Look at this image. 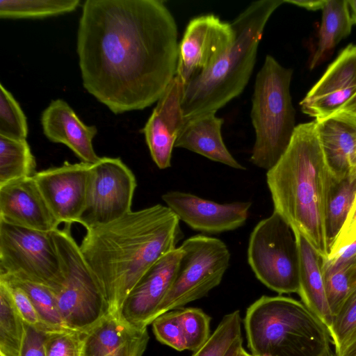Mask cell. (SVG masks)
<instances>
[{"label":"cell","mask_w":356,"mask_h":356,"mask_svg":"<svg viewBox=\"0 0 356 356\" xmlns=\"http://www.w3.org/2000/svg\"><path fill=\"white\" fill-rule=\"evenodd\" d=\"M176 21L161 0H87L76 52L84 88L114 114L156 102L176 76Z\"/></svg>","instance_id":"cell-1"},{"label":"cell","mask_w":356,"mask_h":356,"mask_svg":"<svg viewBox=\"0 0 356 356\" xmlns=\"http://www.w3.org/2000/svg\"><path fill=\"white\" fill-rule=\"evenodd\" d=\"M167 206L155 204L86 230L79 245L109 305L117 314L143 275L177 248L183 233Z\"/></svg>","instance_id":"cell-2"},{"label":"cell","mask_w":356,"mask_h":356,"mask_svg":"<svg viewBox=\"0 0 356 356\" xmlns=\"http://www.w3.org/2000/svg\"><path fill=\"white\" fill-rule=\"evenodd\" d=\"M330 175L315 121L296 126L286 150L266 172L274 211L323 259L329 255L325 207Z\"/></svg>","instance_id":"cell-3"},{"label":"cell","mask_w":356,"mask_h":356,"mask_svg":"<svg viewBox=\"0 0 356 356\" xmlns=\"http://www.w3.org/2000/svg\"><path fill=\"white\" fill-rule=\"evenodd\" d=\"M284 3L253 1L231 22L236 34L233 45L211 67L185 85L181 108L186 120L216 112L241 94L254 70L265 26Z\"/></svg>","instance_id":"cell-4"},{"label":"cell","mask_w":356,"mask_h":356,"mask_svg":"<svg viewBox=\"0 0 356 356\" xmlns=\"http://www.w3.org/2000/svg\"><path fill=\"white\" fill-rule=\"evenodd\" d=\"M253 356H321L331 350L326 325L302 302L282 296H263L244 318Z\"/></svg>","instance_id":"cell-5"},{"label":"cell","mask_w":356,"mask_h":356,"mask_svg":"<svg viewBox=\"0 0 356 356\" xmlns=\"http://www.w3.org/2000/svg\"><path fill=\"white\" fill-rule=\"evenodd\" d=\"M292 74L291 69L267 55L256 76L250 113L256 137L250 160L267 171L284 154L296 127L290 94Z\"/></svg>","instance_id":"cell-6"},{"label":"cell","mask_w":356,"mask_h":356,"mask_svg":"<svg viewBox=\"0 0 356 356\" xmlns=\"http://www.w3.org/2000/svg\"><path fill=\"white\" fill-rule=\"evenodd\" d=\"M70 230L66 223L52 232L64 275L54 293L65 327L86 332L111 314L110 307Z\"/></svg>","instance_id":"cell-7"},{"label":"cell","mask_w":356,"mask_h":356,"mask_svg":"<svg viewBox=\"0 0 356 356\" xmlns=\"http://www.w3.org/2000/svg\"><path fill=\"white\" fill-rule=\"evenodd\" d=\"M248 261L257 278L279 294L299 289V253L288 222L273 211L251 232Z\"/></svg>","instance_id":"cell-8"},{"label":"cell","mask_w":356,"mask_h":356,"mask_svg":"<svg viewBox=\"0 0 356 356\" xmlns=\"http://www.w3.org/2000/svg\"><path fill=\"white\" fill-rule=\"evenodd\" d=\"M0 276L45 285L56 291L64 275L52 232L0 220Z\"/></svg>","instance_id":"cell-9"},{"label":"cell","mask_w":356,"mask_h":356,"mask_svg":"<svg viewBox=\"0 0 356 356\" xmlns=\"http://www.w3.org/2000/svg\"><path fill=\"white\" fill-rule=\"evenodd\" d=\"M175 280L154 319L206 296L216 287L229 266L230 252L217 238L196 235L185 240Z\"/></svg>","instance_id":"cell-10"},{"label":"cell","mask_w":356,"mask_h":356,"mask_svg":"<svg viewBox=\"0 0 356 356\" xmlns=\"http://www.w3.org/2000/svg\"><path fill=\"white\" fill-rule=\"evenodd\" d=\"M136 185L134 173L120 159L101 157L91 164L86 206L78 222L87 230L131 212Z\"/></svg>","instance_id":"cell-11"},{"label":"cell","mask_w":356,"mask_h":356,"mask_svg":"<svg viewBox=\"0 0 356 356\" xmlns=\"http://www.w3.org/2000/svg\"><path fill=\"white\" fill-rule=\"evenodd\" d=\"M235 38L232 23L213 14L193 18L179 44L176 76L187 84L215 64L233 45Z\"/></svg>","instance_id":"cell-12"},{"label":"cell","mask_w":356,"mask_h":356,"mask_svg":"<svg viewBox=\"0 0 356 356\" xmlns=\"http://www.w3.org/2000/svg\"><path fill=\"white\" fill-rule=\"evenodd\" d=\"M182 254L181 248L177 247L148 269L122 304L117 314L120 320L138 329L152 324L175 280Z\"/></svg>","instance_id":"cell-13"},{"label":"cell","mask_w":356,"mask_h":356,"mask_svg":"<svg viewBox=\"0 0 356 356\" xmlns=\"http://www.w3.org/2000/svg\"><path fill=\"white\" fill-rule=\"evenodd\" d=\"M356 100V45L349 44L300 102L302 113L325 118Z\"/></svg>","instance_id":"cell-14"},{"label":"cell","mask_w":356,"mask_h":356,"mask_svg":"<svg viewBox=\"0 0 356 356\" xmlns=\"http://www.w3.org/2000/svg\"><path fill=\"white\" fill-rule=\"evenodd\" d=\"M91 164L70 163L37 172L33 178L59 223L78 222L86 206Z\"/></svg>","instance_id":"cell-15"},{"label":"cell","mask_w":356,"mask_h":356,"mask_svg":"<svg viewBox=\"0 0 356 356\" xmlns=\"http://www.w3.org/2000/svg\"><path fill=\"white\" fill-rule=\"evenodd\" d=\"M162 200L179 220L195 230L209 234L243 226L252 204L250 202L220 204L181 191L167 192Z\"/></svg>","instance_id":"cell-16"},{"label":"cell","mask_w":356,"mask_h":356,"mask_svg":"<svg viewBox=\"0 0 356 356\" xmlns=\"http://www.w3.org/2000/svg\"><path fill=\"white\" fill-rule=\"evenodd\" d=\"M184 88L185 84L175 76L143 128L152 159L161 170L171 165L172 149L186 120L181 108Z\"/></svg>","instance_id":"cell-17"},{"label":"cell","mask_w":356,"mask_h":356,"mask_svg":"<svg viewBox=\"0 0 356 356\" xmlns=\"http://www.w3.org/2000/svg\"><path fill=\"white\" fill-rule=\"evenodd\" d=\"M0 220L42 232H53L60 224L33 177L0 185Z\"/></svg>","instance_id":"cell-18"},{"label":"cell","mask_w":356,"mask_h":356,"mask_svg":"<svg viewBox=\"0 0 356 356\" xmlns=\"http://www.w3.org/2000/svg\"><path fill=\"white\" fill-rule=\"evenodd\" d=\"M314 121L330 172L341 177L356 168V100L332 115Z\"/></svg>","instance_id":"cell-19"},{"label":"cell","mask_w":356,"mask_h":356,"mask_svg":"<svg viewBox=\"0 0 356 356\" xmlns=\"http://www.w3.org/2000/svg\"><path fill=\"white\" fill-rule=\"evenodd\" d=\"M40 122L48 140L66 145L82 162L93 164L101 158L92 145L97 127L86 125L63 99L52 100L42 111Z\"/></svg>","instance_id":"cell-20"},{"label":"cell","mask_w":356,"mask_h":356,"mask_svg":"<svg viewBox=\"0 0 356 356\" xmlns=\"http://www.w3.org/2000/svg\"><path fill=\"white\" fill-rule=\"evenodd\" d=\"M148 341L147 328L134 327L108 314L83 332L82 356H143Z\"/></svg>","instance_id":"cell-21"},{"label":"cell","mask_w":356,"mask_h":356,"mask_svg":"<svg viewBox=\"0 0 356 356\" xmlns=\"http://www.w3.org/2000/svg\"><path fill=\"white\" fill-rule=\"evenodd\" d=\"M209 112L185 120L175 147L184 148L229 167L245 170L232 155L222 137L223 118Z\"/></svg>","instance_id":"cell-22"},{"label":"cell","mask_w":356,"mask_h":356,"mask_svg":"<svg viewBox=\"0 0 356 356\" xmlns=\"http://www.w3.org/2000/svg\"><path fill=\"white\" fill-rule=\"evenodd\" d=\"M299 253V289L302 302L315 314L327 329L332 323V314L328 304L323 272V257L307 238L293 232Z\"/></svg>","instance_id":"cell-23"},{"label":"cell","mask_w":356,"mask_h":356,"mask_svg":"<svg viewBox=\"0 0 356 356\" xmlns=\"http://www.w3.org/2000/svg\"><path fill=\"white\" fill-rule=\"evenodd\" d=\"M356 196V168L341 177L330 172L325 207V229L329 254L350 212Z\"/></svg>","instance_id":"cell-24"},{"label":"cell","mask_w":356,"mask_h":356,"mask_svg":"<svg viewBox=\"0 0 356 356\" xmlns=\"http://www.w3.org/2000/svg\"><path fill=\"white\" fill-rule=\"evenodd\" d=\"M322 10L316 50L309 62L314 69L323 62L333 49L351 32L353 23L348 0H326Z\"/></svg>","instance_id":"cell-25"},{"label":"cell","mask_w":356,"mask_h":356,"mask_svg":"<svg viewBox=\"0 0 356 356\" xmlns=\"http://www.w3.org/2000/svg\"><path fill=\"white\" fill-rule=\"evenodd\" d=\"M25 323L15 306L8 285L0 280V355L21 356Z\"/></svg>","instance_id":"cell-26"},{"label":"cell","mask_w":356,"mask_h":356,"mask_svg":"<svg viewBox=\"0 0 356 356\" xmlns=\"http://www.w3.org/2000/svg\"><path fill=\"white\" fill-rule=\"evenodd\" d=\"M36 162L26 140L0 136V185L33 177Z\"/></svg>","instance_id":"cell-27"},{"label":"cell","mask_w":356,"mask_h":356,"mask_svg":"<svg viewBox=\"0 0 356 356\" xmlns=\"http://www.w3.org/2000/svg\"><path fill=\"white\" fill-rule=\"evenodd\" d=\"M79 3V0H1L0 17L44 18L71 13Z\"/></svg>","instance_id":"cell-28"},{"label":"cell","mask_w":356,"mask_h":356,"mask_svg":"<svg viewBox=\"0 0 356 356\" xmlns=\"http://www.w3.org/2000/svg\"><path fill=\"white\" fill-rule=\"evenodd\" d=\"M0 280L22 288L33 302L44 331L66 328L60 315L54 291L43 284L0 276Z\"/></svg>","instance_id":"cell-29"},{"label":"cell","mask_w":356,"mask_h":356,"mask_svg":"<svg viewBox=\"0 0 356 356\" xmlns=\"http://www.w3.org/2000/svg\"><path fill=\"white\" fill-rule=\"evenodd\" d=\"M241 336V318L238 310L222 318L207 342L191 356H223L232 343Z\"/></svg>","instance_id":"cell-30"},{"label":"cell","mask_w":356,"mask_h":356,"mask_svg":"<svg viewBox=\"0 0 356 356\" xmlns=\"http://www.w3.org/2000/svg\"><path fill=\"white\" fill-rule=\"evenodd\" d=\"M29 129L26 115L13 95L0 84V136L26 140Z\"/></svg>","instance_id":"cell-31"},{"label":"cell","mask_w":356,"mask_h":356,"mask_svg":"<svg viewBox=\"0 0 356 356\" xmlns=\"http://www.w3.org/2000/svg\"><path fill=\"white\" fill-rule=\"evenodd\" d=\"M324 282L328 304L334 316L348 293L356 287V257L324 277Z\"/></svg>","instance_id":"cell-32"},{"label":"cell","mask_w":356,"mask_h":356,"mask_svg":"<svg viewBox=\"0 0 356 356\" xmlns=\"http://www.w3.org/2000/svg\"><path fill=\"white\" fill-rule=\"evenodd\" d=\"M186 350L195 352L210 337L211 318L201 309H179Z\"/></svg>","instance_id":"cell-33"},{"label":"cell","mask_w":356,"mask_h":356,"mask_svg":"<svg viewBox=\"0 0 356 356\" xmlns=\"http://www.w3.org/2000/svg\"><path fill=\"white\" fill-rule=\"evenodd\" d=\"M83 332L63 328L45 332L44 356H82Z\"/></svg>","instance_id":"cell-34"},{"label":"cell","mask_w":356,"mask_h":356,"mask_svg":"<svg viewBox=\"0 0 356 356\" xmlns=\"http://www.w3.org/2000/svg\"><path fill=\"white\" fill-rule=\"evenodd\" d=\"M156 339L177 351L186 350L179 309L167 312L152 323Z\"/></svg>","instance_id":"cell-35"},{"label":"cell","mask_w":356,"mask_h":356,"mask_svg":"<svg viewBox=\"0 0 356 356\" xmlns=\"http://www.w3.org/2000/svg\"><path fill=\"white\" fill-rule=\"evenodd\" d=\"M356 327V287L343 301L339 311L333 316L328 331L331 342L338 347Z\"/></svg>","instance_id":"cell-36"},{"label":"cell","mask_w":356,"mask_h":356,"mask_svg":"<svg viewBox=\"0 0 356 356\" xmlns=\"http://www.w3.org/2000/svg\"><path fill=\"white\" fill-rule=\"evenodd\" d=\"M3 282L8 285L16 309L24 323L44 331L37 311L26 293L18 286Z\"/></svg>","instance_id":"cell-37"},{"label":"cell","mask_w":356,"mask_h":356,"mask_svg":"<svg viewBox=\"0 0 356 356\" xmlns=\"http://www.w3.org/2000/svg\"><path fill=\"white\" fill-rule=\"evenodd\" d=\"M356 257V240L336 253L323 259V272L325 277Z\"/></svg>","instance_id":"cell-38"},{"label":"cell","mask_w":356,"mask_h":356,"mask_svg":"<svg viewBox=\"0 0 356 356\" xmlns=\"http://www.w3.org/2000/svg\"><path fill=\"white\" fill-rule=\"evenodd\" d=\"M45 332L25 323V338L21 356H44Z\"/></svg>","instance_id":"cell-39"},{"label":"cell","mask_w":356,"mask_h":356,"mask_svg":"<svg viewBox=\"0 0 356 356\" xmlns=\"http://www.w3.org/2000/svg\"><path fill=\"white\" fill-rule=\"evenodd\" d=\"M356 240V220L346 231L340 232L332 246L330 254H333Z\"/></svg>","instance_id":"cell-40"},{"label":"cell","mask_w":356,"mask_h":356,"mask_svg":"<svg viewBox=\"0 0 356 356\" xmlns=\"http://www.w3.org/2000/svg\"><path fill=\"white\" fill-rule=\"evenodd\" d=\"M335 356H356V327L335 348Z\"/></svg>","instance_id":"cell-41"},{"label":"cell","mask_w":356,"mask_h":356,"mask_svg":"<svg viewBox=\"0 0 356 356\" xmlns=\"http://www.w3.org/2000/svg\"><path fill=\"white\" fill-rule=\"evenodd\" d=\"M284 3H291L304 8L309 10H322L326 0L303 1V0H284Z\"/></svg>","instance_id":"cell-42"},{"label":"cell","mask_w":356,"mask_h":356,"mask_svg":"<svg viewBox=\"0 0 356 356\" xmlns=\"http://www.w3.org/2000/svg\"><path fill=\"white\" fill-rule=\"evenodd\" d=\"M242 347L243 338L240 337L232 343L223 356H238L239 350Z\"/></svg>","instance_id":"cell-43"},{"label":"cell","mask_w":356,"mask_h":356,"mask_svg":"<svg viewBox=\"0 0 356 356\" xmlns=\"http://www.w3.org/2000/svg\"><path fill=\"white\" fill-rule=\"evenodd\" d=\"M353 24H356V0L348 1Z\"/></svg>","instance_id":"cell-44"},{"label":"cell","mask_w":356,"mask_h":356,"mask_svg":"<svg viewBox=\"0 0 356 356\" xmlns=\"http://www.w3.org/2000/svg\"><path fill=\"white\" fill-rule=\"evenodd\" d=\"M238 356H253L252 354L248 353L244 348L242 347L238 353Z\"/></svg>","instance_id":"cell-45"},{"label":"cell","mask_w":356,"mask_h":356,"mask_svg":"<svg viewBox=\"0 0 356 356\" xmlns=\"http://www.w3.org/2000/svg\"><path fill=\"white\" fill-rule=\"evenodd\" d=\"M321 356H335V355H334L332 351H329L327 353H326L324 355H322Z\"/></svg>","instance_id":"cell-46"},{"label":"cell","mask_w":356,"mask_h":356,"mask_svg":"<svg viewBox=\"0 0 356 356\" xmlns=\"http://www.w3.org/2000/svg\"><path fill=\"white\" fill-rule=\"evenodd\" d=\"M0 356H1V355H0Z\"/></svg>","instance_id":"cell-47"}]
</instances>
